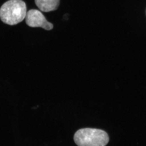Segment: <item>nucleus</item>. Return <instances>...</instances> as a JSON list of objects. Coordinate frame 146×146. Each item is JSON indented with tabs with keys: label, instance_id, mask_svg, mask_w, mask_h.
<instances>
[{
	"label": "nucleus",
	"instance_id": "1",
	"mask_svg": "<svg viewBox=\"0 0 146 146\" xmlns=\"http://www.w3.org/2000/svg\"><path fill=\"white\" fill-rule=\"evenodd\" d=\"M25 3L22 0H9L0 8V18L4 23L14 25L22 22L27 14Z\"/></svg>",
	"mask_w": 146,
	"mask_h": 146
},
{
	"label": "nucleus",
	"instance_id": "2",
	"mask_svg": "<svg viewBox=\"0 0 146 146\" xmlns=\"http://www.w3.org/2000/svg\"><path fill=\"white\" fill-rule=\"evenodd\" d=\"M74 141L78 146H106L109 137L104 131L97 129H81L76 132Z\"/></svg>",
	"mask_w": 146,
	"mask_h": 146
},
{
	"label": "nucleus",
	"instance_id": "3",
	"mask_svg": "<svg viewBox=\"0 0 146 146\" xmlns=\"http://www.w3.org/2000/svg\"><path fill=\"white\" fill-rule=\"evenodd\" d=\"M27 25L31 27H41L49 31L53 28V25L48 22L41 11L31 9L28 11L25 16Z\"/></svg>",
	"mask_w": 146,
	"mask_h": 146
},
{
	"label": "nucleus",
	"instance_id": "4",
	"mask_svg": "<svg viewBox=\"0 0 146 146\" xmlns=\"http://www.w3.org/2000/svg\"><path fill=\"white\" fill-rule=\"evenodd\" d=\"M60 0H35L36 5L43 12L56 10L60 5Z\"/></svg>",
	"mask_w": 146,
	"mask_h": 146
}]
</instances>
